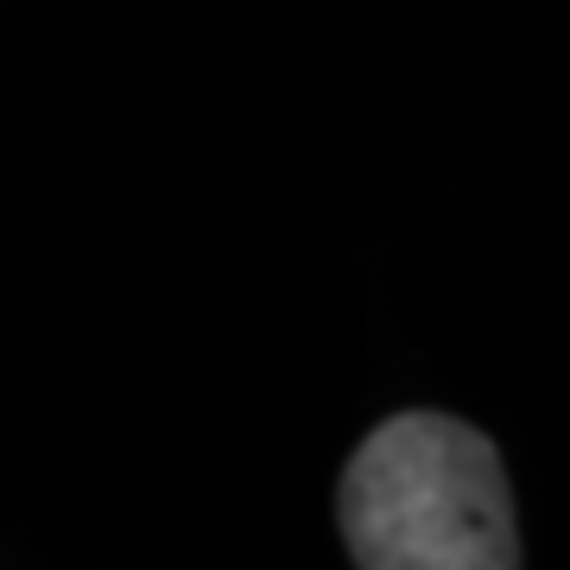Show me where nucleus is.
I'll use <instances>...</instances> for the list:
<instances>
[{"label":"nucleus","instance_id":"obj_1","mask_svg":"<svg viewBox=\"0 0 570 570\" xmlns=\"http://www.w3.org/2000/svg\"><path fill=\"white\" fill-rule=\"evenodd\" d=\"M362 570H513V508L501 456L475 425L400 412L374 431L336 494Z\"/></svg>","mask_w":570,"mask_h":570}]
</instances>
